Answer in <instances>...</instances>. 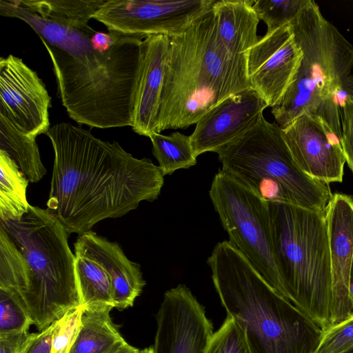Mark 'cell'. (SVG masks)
<instances>
[{"instance_id": "cell-1", "label": "cell", "mask_w": 353, "mask_h": 353, "mask_svg": "<svg viewBox=\"0 0 353 353\" xmlns=\"http://www.w3.org/2000/svg\"><path fill=\"white\" fill-rule=\"evenodd\" d=\"M0 14L17 18L39 35L52 63L57 96L72 119L90 128L132 126L143 39L118 33L101 52L91 38L97 32L85 21L42 17L21 0H1Z\"/></svg>"}, {"instance_id": "cell-2", "label": "cell", "mask_w": 353, "mask_h": 353, "mask_svg": "<svg viewBox=\"0 0 353 353\" xmlns=\"http://www.w3.org/2000/svg\"><path fill=\"white\" fill-rule=\"evenodd\" d=\"M46 134L54 153L48 210L68 234L92 231L99 221L121 217L143 201L157 199L164 183L159 167L69 123Z\"/></svg>"}, {"instance_id": "cell-3", "label": "cell", "mask_w": 353, "mask_h": 353, "mask_svg": "<svg viewBox=\"0 0 353 353\" xmlns=\"http://www.w3.org/2000/svg\"><path fill=\"white\" fill-rule=\"evenodd\" d=\"M169 38L157 133L196 124L225 98L251 88L246 54L228 50L213 9L183 33Z\"/></svg>"}, {"instance_id": "cell-4", "label": "cell", "mask_w": 353, "mask_h": 353, "mask_svg": "<svg viewBox=\"0 0 353 353\" xmlns=\"http://www.w3.org/2000/svg\"><path fill=\"white\" fill-rule=\"evenodd\" d=\"M207 263L227 316L243 330L253 353H314L323 330L276 292L228 241Z\"/></svg>"}, {"instance_id": "cell-5", "label": "cell", "mask_w": 353, "mask_h": 353, "mask_svg": "<svg viewBox=\"0 0 353 353\" xmlns=\"http://www.w3.org/2000/svg\"><path fill=\"white\" fill-rule=\"evenodd\" d=\"M290 24L303 58L272 114L282 129L303 112L319 117L341 140L337 94L353 69V46L313 0H305Z\"/></svg>"}, {"instance_id": "cell-6", "label": "cell", "mask_w": 353, "mask_h": 353, "mask_svg": "<svg viewBox=\"0 0 353 353\" xmlns=\"http://www.w3.org/2000/svg\"><path fill=\"white\" fill-rule=\"evenodd\" d=\"M0 226L26 262L21 286L14 294H7L41 332L81 305L69 234L48 209L32 205L20 219L1 221Z\"/></svg>"}, {"instance_id": "cell-7", "label": "cell", "mask_w": 353, "mask_h": 353, "mask_svg": "<svg viewBox=\"0 0 353 353\" xmlns=\"http://www.w3.org/2000/svg\"><path fill=\"white\" fill-rule=\"evenodd\" d=\"M281 296L323 330L332 325V274L326 212L268 201Z\"/></svg>"}, {"instance_id": "cell-8", "label": "cell", "mask_w": 353, "mask_h": 353, "mask_svg": "<svg viewBox=\"0 0 353 353\" xmlns=\"http://www.w3.org/2000/svg\"><path fill=\"white\" fill-rule=\"evenodd\" d=\"M221 170L266 201L327 211L328 183L307 176L295 162L276 122L263 117L216 152Z\"/></svg>"}, {"instance_id": "cell-9", "label": "cell", "mask_w": 353, "mask_h": 353, "mask_svg": "<svg viewBox=\"0 0 353 353\" xmlns=\"http://www.w3.org/2000/svg\"><path fill=\"white\" fill-rule=\"evenodd\" d=\"M228 242L281 296L274 262L268 201L220 169L209 191Z\"/></svg>"}, {"instance_id": "cell-10", "label": "cell", "mask_w": 353, "mask_h": 353, "mask_svg": "<svg viewBox=\"0 0 353 353\" xmlns=\"http://www.w3.org/2000/svg\"><path fill=\"white\" fill-rule=\"evenodd\" d=\"M216 0H105L92 19L126 34H181L209 13Z\"/></svg>"}, {"instance_id": "cell-11", "label": "cell", "mask_w": 353, "mask_h": 353, "mask_svg": "<svg viewBox=\"0 0 353 353\" xmlns=\"http://www.w3.org/2000/svg\"><path fill=\"white\" fill-rule=\"evenodd\" d=\"M51 97L37 72L13 54L0 59V114L25 135L37 137L50 128Z\"/></svg>"}, {"instance_id": "cell-12", "label": "cell", "mask_w": 353, "mask_h": 353, "mask_svg": "<svg viewBox=\"0 0 353 353\" xmlns=\"http://www.w3.org/2000/svg\"><path fill=\"white\" fill-rule=\"evenodd\" d=\"M156 320L154 353H205L214 334L203 306L183 284L164 293Z\"/></svg>"}, {"instance_id": "cell-13", "label": "cell", "mask_w": 353, "mask_h": 353, "mask_svg": "<svg viewBox=\"0 0 353 353\" xmlns=\"http://www.w3.org/2000/svg\"><path fill=\"white\" fill-rule=\"evenodd\" d=\"M303 58L290 23L267 32L246 53L251 88L272 108L292 81Z\"/></svg>"}, {"instance_id": "cell-14", "label": "cell", "mask_w": 353, "mask_h": 353, "mask_svg": "<svg viewBox=\"0 0 353 353\" xmlns=\"http://www.w3.org/2000/svg\"><path fill=\"white\" fill-rule=\"evenodd\" d=\"M282 134L307 176L328 184L343 181L346 161L341 140L321 118L303 112L282 129Z\"/></svg>"}, {"instance_id": "cell-15", "label": "cell", "mask_w": 353, "mask_h": 353, "mask_svg": "<svg viewBox=\"0 0 353 353\" xmlns=\"http://www.w3.org/2000/svg\"><path fill=\"white\" fill-rule=\"evenodd\" d=\"M267 107L251 88L225 98L196 123L190 136L195 156L215 152L235 139L259 120Z\"/></svg>"}, {"instance_id": "cell-16", "label": "cell", "mask_w": 353, "mask_h": 353, "mask_svg": "<svg viewBox=\"0 0 353 353\" xmlns=\"http://www.w3.org/2000/svg\"><path fill=\"white\" fill-rule=\"evenodd\" d=\"M326 216L331 261L333 325L353 315L350 290L353 259V197L345 194H333Z\"/></svg>"}, {"instance_id": "cell-17", "label": "cell", "mask_w": 353, "mask_h": 353, "mask_svg": "<svg viewBox=\"0 0 353 353\" xmlns=\"http://www.w3.org/2000/svg\"><path fill=\"white\" fill-rule=\"evenodd\" d=\"M141 50L131 127L137 134L150 137L157 133L170 38L163 34L148 36L143 39Z\"/></svg>"}, {"instance_id": "cell-18", "label": "cell", "mask_w": 353, "mask_h": 353, "mask_svg": "<svg viewBox=\"0 0 353 353\" xmlns=\"http://www.w3.org/2000/svg\"><path fill=\"white\" fill-rule=\"evenodd\" d=\"M78 250L100 262L110 279L114 307L134 305L145 284L139 264L129 260L118 243L90 231L80 234L74 243Z\"/></svg>"}, {"instance_id": "cell-19", "label": "cell", "mask_w": 353, "mask_h": 353, "mask_svg": "<svg viewBox=\"0 0 353 353\" xmlns=\"http://www.w3.org/2000/svg\"><path fill=\"white\" fill-rule=\"evenodd\" d=\"M254 0H216L213 10L218 34L228 49L235 55H245L259 40L260 21L252 6Z\"/></svg>"}, {"instance_id": "cell-20", "label": "cell", "mask_w": 353, "mask_h": 353, "mask_svg": "<svg viewBox=\"0 0 353 353\" xmlns=\"http://www.w3.org/2000/svg\"><path fill=\"white\" fill-rule=\"evenodd\" d=\"M74 255L81 305L85 310L114 307L110 276L103 265L78 250Z\"/></svg>"}, {"instance_id": "cell-21", "label": "cell", "mask_w": 353, "mask_h": 353, "mask_svg": "<svg viewBox=\"0 0 353 353\" xmlns=\"http://www.w3.org/2000/svg\"><path fill=\"white\" fill-rule=\"evenodd\" d=\"M112 309L83 308L81 327L69 353H109L125 341L111 319Z\"/></svg>"}, {"instance_id": "cell-22", "label": "cell", "mask_w": 353, "mask_h": 353, "mask_svg": "<svg viewBox=\"0 0 353 353\" xmlns=\"http://www.w3.org/2000/svg\"><path fill=\"white\" fill-rule=\"evenodd\" d=\"M0 150L15 162L29 182H37L46 174L36 137L23 134L0 114Z\"/></svg>"}, {"instance_id": "cell-23", "label": "cell", "mask_w": 353, "mask_h": 353, "mask_svg": "<svg viewBox=\"0 0 353 353\" xmlns=\"http://www.w3.org/2000/svg\"><path fill=\"white\" fill-rule=\"evenodd\" d=\"M28 180L15 162L0 150V219L17 221L28 212Z\"/></svg>"}, {"instance_id": "cell-24", "label": "cell", "mask_w": 353, "mask_h": 353, "mask_svg": "<svg viewBox=\"0 0 353 353\" xmlns=\"http://www.w3.org/2000/svg\"><path fill=\"white\" fill-rule=\"evenodd\" d=\"M149 138L152 144V153L163 176L196 164L190 136L175 132L168 136L155 133Z\"/></svg>"}, {"instance_id": "cell-25", "label": "cell", "mask_w": 353, "mask_h": 353, "mask_svg": "<svg viewBox=\"0 0 353 353\" xmlns=\"http://www.w3.org/2000/svg\"><path fill=\"white\" fill-rule=\"evenodd\" d=\"M39 16L56 21H87L105 0H21Z\"/></svg>"}, {"instance_id": "cell-26", "label": "cell", "mask_w": 353, "mask_h": 353, "mask_svg": "<svg viewBox=\"0 0 353 353\" xmlns=\"http://www.w3.org/2000/svg\"><path fill=\"white\" fill-rule=\"evenodd\" d=\"M305 1V0H256L254 1L252 8L259 19L267 25V32H271L290 23Z\"/></svg>"}, {"instance_id": "cell-27", "label": "cell", "mask_w": 353, "mask_h": 353, "mask_svg": "<svg viewBox=\"0 0 353 353\" xmlns=\"http://www.w3.org/2000/svg\"><path fill=\"white\" fill-rule=\"evenodd\" d=\"M205 353H253L242 328L227 316L214 332Z\"/></svg>"}, {"instance_id": "cell-28", "label": "cell", "mask_w": 353, "mask_h": 353, "mask_svg": "<svg viewBox=\"0 0 353 353\" xmlns=\"http://www.w3.org/2000/svg\"><path fill=\"white\" fill-rule=\"evenodd\" d=\"M83 307L80 305L68 312L57 322L50 353H69L82 325Z\"/></svg>"}, {"instance_id": "cell-29", "label": "cell", "mask_w": 353, "mask_h": 353, "mask_svg": "<svg viewBox=\"0 0 353 353\" xmlns=\"http://www.w3.org/2000/svg\"><path fill=\"white\" fill-rule=\"evenodd\" d=\"M353 347V315L323 330L314 353H340Z\"/></svg>"}, {"instance_id": "cell-30", "label": "cell", "mask_w": 353, "mask_h": 353, "mask_svg": "<svg viewBox=\"0 0 353 353\" xmlns=\"http://www.w3.org/2000/svg\"><path fill=\"white\" fill-rule=\"evenodd\" d=\"M0 334L28 331L32 323L19 305L5 292L0 290Z\"/></svg>"}, {"instance_id": "cell-31", "label": "cell", "mask_w": 353, "mask_h": 353, "mask_svg": "<svg viewBox=\"0 0 353 353\" xmlns=\"http://www.w3.org/2000/svg\"><path fill=\"white\" fill-rule=\"evenodd\" d=\"M341 117V144L347 165L353 173V94L338 99Z\"/></svg>"}, {"instance_id": "cell-32", "label": "cell", "mask_w": 353, "mask_h": 353, "mask_svg": "<svg viewBox=\"0 0 353 353\" xmlns=\"http://www.w3.org/2000/svg\"><path fill=\"white\" fill-rule=\"evenodd\" d=\"M38 336L28 331L0 334V353H27Z\"/></svg>"}, {"instance_id": "cell-33", "label": "cell", "mask_w": 353, "mask_h": 353, "mask_svg": "<svg viewBox=\"0 0 353 353\" xmlns=\"http://www.w3.org/2000/svg\"><path fill=\"white\" fill-rule=\"evenodd\" d=\"M140 350L129 345L125 341L114 347L109 353H139Z\"/></svg>"}, {"instance_id": "cell-34", "label": "cell", "mask_w": 353, "mask_h": 353, "mask_svg": "<svg viewBox=\"0 0 353 353\" xmlns=\"http://www.w3.org/2000/svg\"><path fill=\"white\" fill-rule=\"evenodd\" d=\"M350 290L352 299L353 301V259L351 265L350 276Z\"/></svg>"}, {"instance_id": "cell-35", "label": "cell", "mask_w": 353, "mask_h": 353, "mask_svg": "<svg viewBox=\"0 0 353 353\" xmlns=\"http://www.w3.org/2000/svg\"><path fill=\"white\" fill-rule=\"evenodd\" d=\"M139 353H154V350L152 347H149L140 350Z\"/></svg>"}, {"instance_id": "cell-36", "label": "cell", "mask_w": 353, "mask_h": 353, "mask_svg": "<svg viewBox=\"0 0 353 353\" xmlns=\"http://www.w3.org/2000/svg\"><path fill=\"white\" fill-rule=\"evenodd\" d=\"M340 353H353V347Z\"/></svg>"}]
</instances>
